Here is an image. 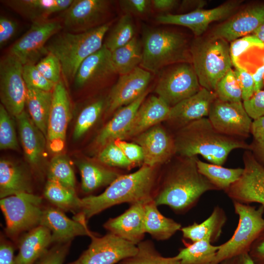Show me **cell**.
<instances>
[{
  "mask_svg": "<svg viewBox=\"0 0 264 264\" xmlns=\"http://www.w3.org/2000/svg\"><path fill=\"white\" fill-rule=\"evenodd\" d=\"M179 156L161 177L154 200L157 206L167 205L182 214L195 207L205 193L218 190L199 172L197 156Z\"/></svg>",
  "mask_w": 264,
  "mask_h": 264,
  "instance_id": "obj_1",
  "label": "cell"
},
{
  "mask_svg": "<svg viewBox=\"0 0 264 264\" xmlns=\"http://www.w3.org/2000/svg\"><path fill=\"white\" fill-rule=\"evenodd\" d=\"M157 167L143 164L133 173L119 176L101 194L81 198V209L76 217L87 221L115 205L123 203L145 204L153 200L157 189Z\"/></svg>",
  "mask_w": 264,
  "mask_h": 264,
  "instance_id": "obj_2",
  "label": "cell"
},
{
  "mask_svg": "<svg viewBox=\"0 0 264 264\" xmlns=\"http://www.w3.org/2000/svg\"><path fill=\"white\" fill-rule=\"evenodd\" d=\"M176 154L180 156L200 155L210 163L222 166L233 150L250 151L244 139L219 132L208 117L192 122L177 130L174 137Z\"/></svg>",
  "mask_w": 264,
  "mask_h": 264,
  "instance_id": "obj_3",
  "label": "cell"
},
{
  "mask_svg": "<svg viewBox=\"0 0 264 264\" xmlns=\"http://www.w3.org/2000/svg\"><path fill=\"white\" fill-rule=\"evenodd\" d=\"M112 23L108 22L81 33L59 32L49 40L46 50L58 58L66 82L74 80L81 63L103 46L104 37Z\"/></svg>",
  "mask_w": 264,
  "mask_h": 264,
  "instance_id": "obj_4",
  "label": "cell"
},
{
  "mask_svg": "<svg viewBox=\"0 0 264 264\" xmlns=\"http://www.w3.org/2000/svg\"><path fill=\"white\" fill-rule=\"evenodd\" d=\"M141 67L154 73L177 63H190L191 56L184 36L159 28H146L142 40Z\"/></svg>",
  "mask_w": 264,
  "mask_h": 264,
  "instance_id": "obj_5",
  "label": "cell"
},
{
  "mask_svg": "<svg viewBox=\"0 0 264 264\" xmlns=\"http://www.w3.org/2000/svg\"><path fill=\"white\" fill-rule=\"evenodd\" d=\"M190 52L201 87L214 92L218 83L232 68L230 45L223 39L212 37L194 41Z\"/></svg>",
  "mask_w": 264,
  "mask_h": 264,
  "instance_id": "obj_6",
  "label": "cell"
},
{
  "mask_svg": "<svg viewBox=\"0 0 264 264\" xmlns=\"http://www.w3.org/2000/svg\"><path fill=\"white\" fill-rule=\"evenodd\" d=\"M235 213L239 217L237 227L231 238L219 245L211 264H220L224 260L248 253L250 248L264 231V205L254 206L233 201Z\"/></svg>",
  "mask_w": 264,
  "mask_h": 264,
  "instance_id": "obj_7",
  "label": "cell"
},
{
  "mask_svg": "<svg viewBox=\"0 0 264 264\" xmlns=\"http://www.w3.org/2000/svg\"><path fill=\"white\" fill-rule=\"evenodd\" d=\"M42 198L22 193L0 198V206L5 219L7 235L16 240L22 233L40 225Z\"/></svg>",
  "mask_w": 264,
  "mask_h": 264,
  "instance_id": "obj_8",
  "label": "cell"
},
{
  "mask_svg": "<svg viewBox=\"0 0 264 264\" xmlns=\"http://www.w3.org/2000/svg\"><path fill=\"white\" fill-rule=\"evenodd\" d=\"M160 72L155 92L170 107L194 95L201 88L190 63L173 64Z\"/></svg>",
  "mask_w": 264,
  "mask_h": 264,
  "instance_id": "obj_9",
  "label": "cell"
},
{
  "mask_svg": "<svg viewBox=\"0 0 264 264\" xmlns=\"http://www.w3.org/2000/svg\"><path fill=\"white\" fill-rule=\"evenodd\" d=\"M23 65L9 52L0 61V98L10 114L17 117L24 110L27 87L22 75Z\"/></svg>",
  "mask_w": 264,
  "mask_h": 264,
  "instance_id": "obj_10",
  "label": "cell"
},
{
  "mask_svg": "<svg viewBox=\"0 0 264 264\" xmlns=\"http://www.w3.org/2000/svg\"><path fill=\"white\" fill-rule=\"evenodd\" d=\"M63 26L57 20H48L32 23L29 29L11 47L9 53L23 65H36L47 52L49 40L60 32Z\"/></svg>",
  "mask_w": 264,
  "mask_h": 264,
  "instance_id": "obj_11",
  "label": "cell"
},
{
  "mask_svg": "<svg viewBox=\"0 0 264 264\" xmlns=\"http://www.w3.org/2000/svg\"><path fill=\"white\" fill-rule=\"evenodd\" d=\"M88 248L69 264H115L135 255L137 246L109 232L98 237H90Z\"/></svg>",
  "mask_w": 264,
  "mask_h": 264,
  "instance_id": "obj_12",
  "label": "cell"
},
{
  "mask_svg": "<svg viewBox=\"0 0 264 264\" xmlns=\"http://www.w3.org/2000/svg\"><path fill=\"white\" fill-rule=\"evenodd\" d=\"M242 160V176L225 192L233 201L264 205V166L256 160L249 150L245 151Z\"/></svg>",
  "mask_w": 264,
  "mask_h": 264,
  "instance_id": "obj_13",
  "label": "cell"
},
{
  "mask_svg": "<svg viewBox=\"0 0 264 264\" xmlns=\"http://www.w3.org/2000/svg\"><path fill=\"white\" fill-rule=\"evenodd\" d=\"M71 118L70 102L64 81L61 79L52 90V102L48 120L46 146L53 154L64 149L67 126Z\"/></svg>",
  "mask_w": 264,
  "mask_h": 264,
  "instance_id": "obj_14",
  "label": "cell"
},
{
  "mask_svg": "<svg viewBox=\"0 0 264 264\" xmlns=\"http://www.w3.org/2000/svg\"><path fill=\"white\" fill-rule=\"evenodd\" d=\"M208 118L222 134L243 139L249 136L253 121L242 102H228L216 98L211 105Z\"/></svg>",
  "mask_w": 264,
  "mask_h": 264,
  "instance_id": "obj_15",
  "label": "cell"
},
{
  "mask_svg": "<svg viewBox=\"0 0 264 264\" xmlns=\"http://www.w3.org/2000/svg\"><path fill=\"white\" fill-rule=\"evenodd\" d=\"M111 1L107 0H73L63 12V26L66 31L81 33L101 26L105 22Z\"/></svg>",
  "mask_w": 264,
  "mask_h": 264,
  "instance_id": "obj_16",
  "label": "cell"
},
{
  "mask_svg": "<svg viewBox=\"0 0 264 264\" xmlns=\"http://www.w3.org/2000/svg\"><path fill=\"white\" fill-rule=\"evenodd\" d=\"M242 1L225 2L217 7L205 9L198 8L181 14H162L156 18L161 24L181 25L189 28L196 36L201 35L211 22L229 16L239 7Z\"/></svg>",
  "mask_w": 264,
  "mask_h": 264,
  "instance_id": "obj_17",
  "label": "cell"
},
{
  "mask_svg": "<svg viewBox=\"0 0 264 264\" xmlns=\"http://www.w3.org/2000/svg\"><path fill=\"white\" fill-rule=\"evenodd\" d=\"M151 77L150 72L139 66L120 75L107 98L105 112L112 113L135 101L147 91Z\"/></svg>",
  "mask_w": 264,
  "mask_h": 264,
  "instance_id": "obj_18",
  "label": "cell"
},
{
  "mask_svg": "<svg viewBox=\"0 0 264 264\" xmlns=\"http://www.w3.org/2000/svg\"><path fill=\"white\" fill-rule=\"evenodd\" d=\"M135 142L142 149L144 165L157 166L176 154L174 138L158 125L135 136Z\"/></svg>",
  "mask_w": 264,
  "mask_h": 264,
  "instance_id": "obj_19",
  "label": "cell"
},
{
  "mask_svg": "<svg viewBox=\"0 0 264 264\" xmlns=\"http://www.w3.org/2000/svg\"><path fill=\"white\" fill-rule=\"evenodd\" d=\"M264 23V3L250 5L217 27L212 37L232 42L252 34Z\"/></svg>",
  "mask_w": 264,
  "mask_h": 264,
  "instance_id": "obj_20",
  "label": "cell"
},
{
  "mask_svg": "<svg viewBox=\"0 0 264 264\" xmlns=\"http://www.w3.org/2000/svg\"><path fill=\"white\" fill-rule=\"evenodd\" d=\"M216 98L214 92L201 88L194 95L171 107L167 121L178 130L192 122L208 117L211 105Z\"/></svg>",
  "mask_w": 264,
  "mask_h": 264,
  "instance_id": "obj_21",
  "label": "cell"
},
{
  "mask_svg": "<svg viewBox=\"0 0 264 264\" xmlns=\"http://www.w3.org/2000/svg\"><path fill=\"white\" fill-rule=\"evenodd\" d=\"M87 222L72 220L57 207L43 209L40 225L48 228L51 234V242L64 243L70 242L78 236L94 235L87 227Z\"/></svg>",
  "mask_w": 264,
  "mask_h": 264,
  "instance_id": "obj_22",
  "label": "cell"
},
{
  "mask_svg": "<svg viewBox=\"0 0 264 264\" xmlns=\"http://www.w3.org/2000/svg\"><path fill=\"white\" fill-rule=\"evenodd\" d=\"M144 203H135L119 216L109 219L104 227L118 237L137 245L146 233L144 228Z\"/></svg>",
  "mask_w": 264,
  "mask_h": 264,
  "instance_id": "obj_23",
  "label": "cell"
},
{
  "mask_svg": "<svg viewBox=\"0 0 264 264\" xmlns=\"http://www.w3.org/2000/svg\"><path fill=\"white\" fill-rule=\"evenodd\" d=\"M171 107L161 97L151 96L141 104L123 139L135 137L141 133L167 120Z\"/></svg>",
  "mask_w": 264,
  "mask_h": 264,
  "instance_id": "obj_24",
  "label": "cell"
},
{
  "mask_svg": "<svg viewBox=\"0 0 264 264\" xmlns=\"http://www.w3.org/2000/svg\"><path fill=\"white\" fill-rule=\"evenodd\" d=\"M116 74L111 52L104 44L97 51L87 57L80 65L74 78L76 87L81 88Z\"/></svg>",
  "mask_w": 264,
  "mask_h": 264,
  "instance_id": "obj_25",
  "label": "cell"
},
{
  "mask_svg": "<svg viewBox=\"0 0 264 264\" xmlns=\"http://www.w3.org/2000/svg\"><path fill=\"white\" fill-rule=\"evenodd\" d=\"M20 140L25 157L36 170L40 168L46 144V137L25 110L16 117Z\"/></svg>",
  "mask_w": 264,
  "mask_h": 264,
  "instance_id": "obj_26",
  "label": "cell"
},
{
  "mask_svg": "<svg viewBox=\"0 0 264 264\" xmlns=\"http://www.w3.org/2000/svg\"><path fill=\"white\" fill-rule=\"evenodd\" d=\"M73 0H6L1 3L32 23L48 20L52 14L65 11Z\"/></svg>",
  "mask_w": 264,
  "mask_h": 264,
  "instance_id": "obj_27",
  "label": "cell"
},
{
  "mask_svg": "<svg viewBox=\"0 0 264 264\" xmlns=\"http://www.w3.org/2000/svg\"><path fill=\"white\" fill-rule=\"evenodd\" d=\"M147 94L148 91L134 102L116 110L112 118L97 135L95 139L96 144L103 148L115 140L123 139L137 110Z\"/></svg>",
  "mask_w": 264,
  "mask_h": 264,
  "instance_id": "obj_28",
  "label": "cell"
},
{
  "mask_svg": "<svg viewBox=\"0 0 264 264\" xmlns=\"http://www.w3.org/2000/svg\"><path fill=\"white\" fill-rule=\"evenodd\" d=\"M51 242L48 228L39 225L32 229L21 239L14 264H33L47 252Z\"/></svg>",
  "mask_w": 264,
  "mask_h": 264,
  "instance_id": "obj_29",
  "label": "cell"
},
{
  "mask_svg": "<svg viewBox=\"0 0 264 264\" xmlns=\"http://www.w3.org/2000/svg\"><path fill=\"white\" fill-rule=\"evenodd\" d=\"M227 219L224 210L217 205L214 207L211 215L205 220L199 223L194 222L181 227L180 231L183 238L192 242L206 241L212 243L220 238Z\"/></svg>",
  "mask_w": 264,
  "mask_h": 264,
  "instance_id": "obj_30",
  "label": "cell"
},
{
  "mask_svg": "<svg viewBox=\"0 0 264 264\" xmlns=\"http://www.w3.org/2000/svg\"><path fill=\"white\" fill-rule=\"evenodd\" d=\"M31 180L26 170L7 159L0 161V197L22 193H32Z\"/></svg>",
  "mask_w": 264,
  "mask_h": 264,
  "instance_id": "obj_31",
  "label": "cell"
},
{
  "mask_svg": "<svg viewBox=\"0 0 264 264\" xmlns=\"http://www.w3.org/2000/svg\"><path fill=\"white\" fill-rule=\"evenodd\" d=\"M144 211L145 232L157 241L170 239L182 227L179 223L163 215L154 200L145 204Z\"/></svg>",
  "mask_w": 264,
  "mask_h": 264,
  "instance_id": "obj_32",
  "label": "cell"
},
{
  "mask_svg": "<svg viewBox=\"0 0 264 264\" xmlns=\"http://www.w3.org/2000/svg\"><path fill=\"white\" fill-rule=\"evenodd\" d=\"M77 165L81 176V188L86 194L109 186L122 175L114 169L91 162L81 161Z\"/></svg>",
  "mask_w": 264,
  "mask_h": 264,
  "instance_id": "obj_33",
  "label": "cell"
},
{
  "mask_svg": "<svg viewBox=\"0 0 264 264\" xmlns=\"http://www.w3.org/2000/svg\"><path fill=\"white\" fill-rule=\"evenodd\" d=\"M26 87V105L28 114L34 123L46 137L52 102V91Z\"/></svg>",
  "mask_w": 264,
  "mask_h": 264,
  "instance_id": "obj_34",
  "label": "cell"
},
{
  "mask_svg": "<svg viewBox=\"0 0 264 264\" xmlns=\"http://www.w3.org/2000/svg\"><path fill=\"white\" fill-rule=\"evenodd\" d=\"M143 57L142 40L135 36L129 43L111 52L116 74H127L140 65Z\"/></svg>",
  "mask_w": 264,
  "mask_h": 264,
  "instance_id": "obj_35",
  "label": "cell"
},
{
  "mask_svg": "<svg viewBox=\"0 0 264 264\" xmlns=\"http://www.w3.org/2000/svg\"><path fill=\"white\" fill-rule=\"evenodd\" d=\"M44 196L49 202L62 211H80L81 198L77 196L75 189L56 180L47 179Z\"/></svg>",
  "mask_w": 264,
  "mask_h": 264,
  "instance_id": "obj_36",
  "label": "cell"
},
{
  "mask_svg": "<svg viewBox=\"0 0 264 264\" xmlns=\"http://www.w3.org/2000/svg\"><path fill=\"white\" fill-rule=\"evenodd\" d=\"M199 172L205 177L218 190L224 192L237 181L243 173V168H227L220 165L197 161Z\"/></svg>",
  "mask_w": 264,
  "mask_h": 264,
  "instance_id": "obj_37",
  "label": "cell"
},
{
  "mask_svg": "<svg viewBox=\"0 0 264 264\" xmlns=\"http://www.w3.org/2000/svg\"><path fill=\"white\" fill-rule=\"evenodd\" d=\"M176 255L180 264H211L219 249V245H213L206 241L185 243Z\"/></svg>",
  "mask_w": 264,
  "mask_h": 264,
  "instance_id": "obj_38",
  "label": "cell"
},
{
  "mask_svg": "<svg viewBox=\"0 0 264 264\" xmlns=\"http://www.w3.org/2000/svg\"><path fill=\"white\" fill-rule=\"evenodd\" d=\"M135 34L132 17L125 14L110 30L104 44L112 52L129 43L135 36Z\"/></svg>",
  "mask_w": 264,
  "mask_h": 264,
  "instance_id": "obj_39",
  "label": "cell"
},
{
  "mask_svg": "<svg viewBox=\"0 0 264 264\" xmlns=\"http://www.w3.org/2000/svg\"><path fill=\"white\" fill-rule=\"evenodd\" d=\"M137 246L138 250L135 255L122 260L118 264H180L176 256H162L149 240L142 241Z\"/></svg>",
  "mask_w": 264,
  "mask_h": 264,
  "instance_id": "obj_40",
  "label": "cell"
},
{
  "mask_svg": "<svg viewBox=\"0 0 264 264\" xmlns=\"http://www.w3.org/2000/svg\"><path fill=\"white\" fill-rule=\"evenodd\" d=\"M107 98L97 99L86 106L80 112L73 132V138L77 140L95 124L106 109Z\"/></svg>",
  "mask_w": 264,
  "mask_h": 264,
  "instance_id": "obj_41",
  "label": "cell"
},
{
  "mask_svg": "<svg viewBox=\"0 0 264 264\" xmlns=\"http://www.w3.org/2000/svg\"><path fill=\"white\" fill-rule=\"evenodd\" d=\"M48 179L56 180L72 189L75 187V177L67 158L61 154L50 160L47 171Z\"/></svg>",
  "mask_w": 264,
  "mask_h": 264,
  "instance_id": "obj_42",
  "label": "cell"
},
{
  "mask_svg": "<svg viewBox=\"0 0 264 264\" xmlns=\"http://www.w3.org/2000/svg\"><path fill=\"white\" fill-rule=\"evenodd\" d=\"M214 92L217 98L222 101L242 102V89L232 68L218 83Z\"/></svg>",
  "mask_w": 264,
  "mask_h": 264,
  "instance_id": "obj_43",
  "label": "cell"
},
{
  "mask_svg": "<svg viewBox=\"0 0 264 264\" xmlns=\"http://www.w3.org/2000/svg\"><path fill=\"white\" fill-rule=\"evenodd\" d=\"M0 149L18 151L19 145L12 116L0 104Z\"/></svg>",
  "mask_w": 264,
  "mask_h": 264,
  "instance_id": "obj_44",
  "label": "cell"
},
{
  "mask_svg": "<svg viewBox=\"0 0 264 264\" xmlns=\"http://www.w3.org/2000/svg\"><path fill=\"white\" fill-rule=\"evenodd\" d=\"M98 158L100 162L110 167L129 169L133 166L114 141L103 147Z\"/></svg>",
  "mask_w": 264,
  "mask_h": 264,
  "instance_id": "obj_45",
  "label": "cell"
},
{
  "mask_svg": "<svg viewBox=\"0 0 264 264\" xmlns=\"http://www.w3.org/2000/svg\"><path fill=\"white\" fill-rule=\"evenodd\" d=\"M35 65L41 74L53 83L56 84L61 80V65L53 53L47 52Z\"/></svg>",
  "mask_w": 264,
  "mask_h": 264,
  "instance_id": "obj_46",
  "label": "cell"
},
{
  "mask_svg": "<svg viewBox=\"0 0 264 264\" xmlns=\"http://www.w3.org/2000/svg\"><path fill=\"white\" fill-rule=\"evenodd\" d=\"M250 133L252 135L250 151L256 160L264 166V116L252 121Z\"/></svg>",
  "mask_w": 264,
  "mask_h": 264,
  "instance_id": "obj_47",
  "label": "cell"
},
{
  "mask_svg": "<svg viewBox=\"0 0 264 264\" xmlns=\"http://www.w3.org/2000/svg\"><path fill=\"white\" fill-rule=\"evenodd\" d=\"M254 47L263 49L264 48V43L253 34L232 42L230 45V54L234 66L239 65L237 61L241 55Z\"/></svg>",
  "mask_w": 264,
  "mask_h": 264,
  "instance_id": "obj_48",
  "label": "cell"
},
{
  "mask_svg": "<svg viewBox=\"0 0 264 264\" xmlns=\"http://www.w3.org/2000/svg\"><path fill=\"white\" fill-rule=\"evenodd\" d=\"M22 75L26 86L36 89L52 91L55 85L41 74L35 65H23Z\"/></svg>",
  "mask_w": 264,
  "mask_h": 264,
  "instance_id": "obj_49",
  "label": "cell"
},
{
  "mask_svg": "<svg viewBox=\"0 0 264 264\" xmlns=\"http://www.w3.org/2000/svg\"><path fill=\"white\" fill-rule=\"evenodd\" d=\"M234 70L242 92V100L250 98L255 93V84L252 73L237 65Z\"/></svg>",
  "mask_w": 264,
  "mask_h": 264,
  "instance_id": "obj_50",
  "label": "cell"
},
{
  "mask_svg": "<svg viewBox=\"0 0 264 264\" xmlns=\"http://www.w3.org/2000/svg\"><path fill=\"white\" fill-rule=\"evenodd\" d=\"M119 5L125 14L139 17L147 15L152 7L151 0H122Z\"/></svg>",
  "mask_w": 264,
  "mask_h": 264,
  "instance_id": "obj_51",
  "label": "cell"
},
{
  "mask_svg": "<svg viewBox=\"0 0 264 264\" xmlns=\"http://www.w3.org/2000/svg\"><path fill=\"white\" fill-rule=\"evenodd\" d=\"M242 103L246 112L253 120L264 116V90L255 92Z\"/></svg>",
  "mask_w": 264,
  "mask_h": 264,
  "instance_id": "obj_52",
  "label": "cell"
},
{
  "mask_svg": "<svg viewBox=\"0 0 264 264\" xmlns=\"http://www.w3.org/2000/svg\"><path fill=\"white\" fill-rule=\"evenodd\" d=\"M70 242L58 243L42 256L37 264H63L68 251Z\"/></svg>",
  "mask_w": 264,
  "mask_h": 264,
  "instance_id": "obj_53",
  "label": "cell"
},
{
  "mask_svg": "<svg viewBox=\"0 0 264 264\" xmlns=\"http://www.w3.org/2000/svg\"><path fill=\"white\" fill-rule=\"evenodd\" d=\"M114 141L133 166L141 163L143 164L144 154L140 146L136 143H130L122 139H117Z\"/></svg>",
  "mask_w": 264,
  "mask_h": 264,
  "instance_id": "obj_54",
  "label": "cell"
},
{
  "mask_svg": "<svg viewBox=\"0 0 264 264\" xmlns=\"http://www.w3.org/2000/svg\"><path fill=\"white\" fill-rule=\"evenodd\" d=\"M18 25L14 20L4 16L0 17V48L3 47L16 34Z\"/></svg>",
  "mask_w": 264,
  "mask_h": 264,
  "instance_id": "obj_55",
  "label": "cell"
},
{
  "mask_svg": "<svg viewBox=\"0 0 264 264\" xmlns=\"http://www.w3.org/2000/svg\"><path fill=\"white\" fill-rule=\"evenodd\" d=\"M248 254L255 264H264V231L254 242Z\"/></svg>",
  "mask_w": 264,
  "mask_h": 264,
  "instance_id": "obj_56",
  "label": "cell"
},
{
  "mask_svg": "<svg viewBox=\"0 0 264 264\" xmlns=\"http://www.w3.org/2000/svg\"><path fill=\"white\" fill-rule=\"evenodd\" d=\"M14 249L8 242H1L0 245V264H14Z\"/></svg>",
  "mask_w": 264,
  "mask_h": 264,
  "instance_id": "obj_57",
  "label": "cell"
},
{
  "mask_svg": "<svg viewBox=\"0 0 264 264\" xmlns=\"http://www.w3.org/2000/svg\"><path fill=\"white\" fill-rule=\"evenodd\" d=\"M177 3L178 1L176 0H152V7L161 12L172 10Z\"/></svg>",
  "mask_w": 264,
  "mask_h": 264,
  "instance_id": "obj_58",
  "label": "cell"
},
{
  "mask_svg": "<svg viewBox=\"0 0 264 264\" xmlns=\"http://www.w3.org/2000/svg\"><path fill=\"white\" fill-rule=\"evenodd\" d=\"M255 84V93L262 90L264 87V65L258 67L252 73Z\"/></svg>",
  "mask_w": 264,
  "mask_h": 264,
  "instance_id": "obj_59",
  "label": "cell"
},
{
  "mask_svg": "<svg viewBox=\"0 0 264 264\" xmlns=\"http://www.w3.org/2000/svg\"><path fill=\"white\" fill-rule=\"evenodd\" d=\"M220 264H255L248 253L241 254L222 261Z\"/></svg>",
  "mask_w": 264,
  "mask_h": 264,
  "instance_id": "obj_60",
  "label": "cell"
},
{
  "mask_svg": "<svg viewBox=\"0 0 264 264\" xmlns=\"http://www.w3.org/2000/svg\"><path fill=\"white\" fill-rule=\"evenodd\" d=\"M264 43V23L258 27L252 34Z\"/></svg>",
  "mask_w": 264,
  "mask_h": 264,
  "instance_id": "obj_61",
  "label": "cell"
},
{
  "mask_svg": "<svg viewBox=\"0 0 264 264\" xmlns=\"http://www.w3.org/2000/svg\"><path fill=\"white\" fill-rule=\"evenodd\" d=\"M262 61H263V65H264V57H263V59H262Z\"/></svg>",
  "mask_w": 264,
  "mask_h": 264,
  "instance_id": "obj_62",
  "label": "cell"
}]
</instances>
